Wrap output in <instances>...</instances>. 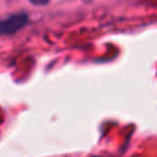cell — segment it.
<instances>
[{
  "mask_svg": "<svg viewBox=\"0 0 157 157\" xmlns=\"http://www.w3.org/2000/svg\"><path fill=\"white\" fill-rule=\"evenodd\" d=\"M28 24V14L19 13L0 21V35H11L18 32L19 29Z\"/></svg>",
  "mask_w": 157,
  "mask_h": 157,
  "instance_id": "cell-1",
  "label": "cell"
},
{
  "mask_svg": "<svg viewBox=\"0 0 157 157\" xmlns=\"http://www.w3.org/2000/svg\"><path fill=\"white\" fill-rule=\"evenodd\" d=\"M30 2H32L33 4H37V6H44V4H47V3H48L50 0H30Z\"/></svg>",
  "mask_w": 157,
  "mask_h": 157,
  "instance_id": "cell-2",
  "label": "cell"
}]
</instances>
